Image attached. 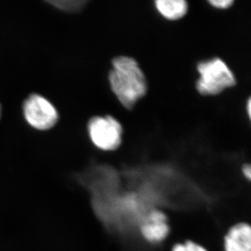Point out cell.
I'll list each match as a JSON object with an SVG mask.
<instances>
[{
	"instance_id": "13",
	"label": "cell",
	"mask_w": 251,
	"mask_h": 251,
	"mask_svg": "<svg viewBox=\"0 0 251 251\" xmlns=\"http://www.w3.org/2000/svg\"><path fill=\"white\" fill-rule=\"evenodd\" d=\"M1 116H2V106H1V103H0V119H1Z\"/></svg>"
},
{
	"instance_id": "9",
	"label": "cell",
	"mask_w": 251,
	"mask_h": 251,
	"mask_svg": "<svg viewBox=\"0 0 251 251\" xmlns=\"http://www.w3.org/2000/svg\"><path fill=\"white\" fill-rule=\"evenodd\" d=\"M173 251H207L205 248L195 242H187L185 244L176 245Z\"/></svg>"
},
{
	"instance_id": "7",
	"label": "cell",
	"mask_w": 251,
	"mask_h": 251,
	"mask_svg": "<svg viewBox=\"0 0 251 251\" xmlns=\"http://www.w3.org/2000/svg\"><path fill=\"white\" fill-rule=\"evenodd\" d=\"M155 6L159 13L168 20H178L184 17L188 10L185 0H158Z\"/></svg>"
},
{
	"instance_id": "10",
	"label": "cell",
	"mask_w": 251,
	"mask_h": 251,
	"mask_svg": "<svg viewBox=\"0 0 251 251\" xmlns=\"http://www.w3.org/2000/svg\"><path fill=\"white\" fill-rule=\"evenodd\" d=\"M209 2L216 8L225 9V8L229 7L233 3V1L232 0H211V1H209Z\"/></svg>"
},
{
	"instance_id": "8",
	"label": "cell",
	"mask_w": 251,
	"mask_h": 251,
	"mask_svg": "<svg viewBox=\"0 0 251 251\" xmlns=\"http://www.w3.org/2000/svg\"><path fill=\"white\" fill-rule=\"evenodd\" d=\"M48 3L62 12H77L81 11L86 3V1L70 0V1H48Z\"/></svg>"
},
{
	"instance_id": "5",
	"label": "cell",
	"mask_w": 251,
	"mask_h": 251,
	"mask_svg": "<svg viewBox=\"0 0 251 251\" xmlns=\"http://www.w3.org/2000/svg\"><path fill=\"white\" fill-rule=\"evenodd\" d=\"M141 231L143 237L149 242L163 241L169 231L166 216L161 211H151L142 224Z\"/></svg>"
},
{
	"instance_id": "3",
	"label": "cell",
	"mask_w": 251,
	"mask_h": 251,
	"mask_svg": "<svg viewBox=\"0 0 251 251\" xmlns=\"http://www.w3.org/2000/svg\"><path fill=\"white\" fill-rule=\"evenodd\" d=\"M22 111L28 126L37 130H50L59 121L56 107L50 100L38 94L28 95L23 102Z\"/></svg>"
},
{
	"instance_id": "4",
	"label": "cell",
	"mask_w": 251,
	"mask_h": 251,
	"mask_svg": "<svg viewBox=\"0 0 251 251\" xmlns=\"http://www.w3.org/2000/svg\"><path fill=\"white\" fill-rule=\"evenodd\" d=\"M90 139L102 151L117 149L122 139V126L112 116H95L88 124Z\"/></svg>"
},
{
	"instance_id": "11",
	"label": "cell",
	"mask_w": 251,
	"mask_h": 251,
	"mask_svg": "<svg viewBox=\"0 0 251 251\" xmlns=\"http://www.w3.org/2000/svg\"><path fill=\"white\" fill-rule=\"evenodd\" d=\"M242 172L244 173V176L248 180H251V168L250 164H246L242 168Z\"/></svg>"
},
{
	"instance_id": "1",
	"label": "cell",
	"mask_w": 251,
	"mask_h": 251,
	"mask_svg": "<svg viewBox=\"0 0 251 251\" xmlns=\"http://www.w3.org/2000/svg\"><path fill=\"white\" fill-rule=\"evenodd\" d=\"M109 82L116 97L126 108H132L147 91L146 76L131 57L118 56L113 59Z\"/></svg>"
},
{
	"instance_id": "2",
	"label": "cell",
	"mask_w": 251,
	"mask_h": 251,
	"mask_svg": "<svg viewBox=\"0 0 251 251\" xmlns=\"http://www.w3.org/2000/svg\"><path fill=\"white\" fill-rule=\"evenodd\" d=\"M198 71L200 76L197 81V90L201 95H218L236 84L232 72L219 58L200 62Z\"/></svg>"
},
{
	"instance_id": "12",
	"label": "cell",
	"mask_w": 251,
	"mask_h": 251,
	"mask_svg": "<svg viewBox=\"0 0 251 251\" xmlns=\"http://www.w3.org/2000/svg\"><path fill=\"white\" fill-rule=\"evenodd\" d=\"M251 100H248V102H247V112H248V116L251 117Z\"/></svg>"
},
{
	"instance_id": "6",
	"label": "cell",
	"mask_w": 251,
	"mask_h": 251,
	"mask_svg": "<svg viewBox=\"0 0 251 251\" xmlns=\"http://www.w3.org/2000/svg\"><path fill=\"white\" fill-rule=\"evenodd\" d=\"M225 251H251V229L247 224L235 225L225 237Z\"/></svg>"
}]
</instances>
